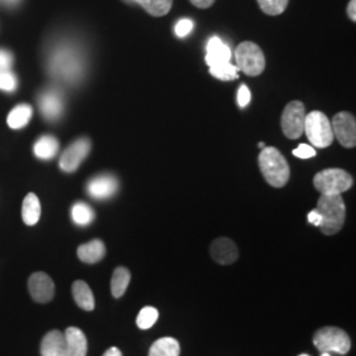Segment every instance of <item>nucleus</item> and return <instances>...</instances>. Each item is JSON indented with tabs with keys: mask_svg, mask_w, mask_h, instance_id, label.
<instances>
[{
	"mask_svg": "<svg viewBox=\"0 0 356 356\" xmlns=\"http://www.w3.org/2000/svg\"><path fill=\"white\" fill-rule=\"evenodd\" d=\"M259 168L268 184L282 188L291 178V168L284 154L275 147H266L259 154Z\"/></svg>",
	"mask_w": 356,
	"mask_h": 356,
	"instance_id": "f257e3e1",
	"label": "nucleus"
},
{
	"mask_svg": "<svg viewBox=\"0 0 356 356\" xmlns=\"http://www.w3.org/2000/svg\"><path fill=\"white\" fill-rule=\"evenodd\" d=\"M316 210L321 216L319 229L325 235H335L343 227L346 220V204L342 195L321 194Z\"/></svg>",
	"mask_w": 356,
	"mask_h": 356,
	"instance_id": "f03ea898",
	"label": "nucleus"
},
{
	"mask_svg": "<svg viewBox=\"0 0 356 356\" xmlns=\"http://www.w3.org/2000/svg\"><path fill=\"white\" fill-rule=\"evenodd\" d=\"M51 76L67 82H74L83 73V61L73 48L60 47L49 58Z\"/></svg>",
	"mask_w": 356,
	"mask_h": 356,
	"instance_id": "7ed1b4c3",
	"label": "nucleus"
},
{
	"mask_svg": "<svg viewBox=\"0 0 356 356\" xmlns=\"http://www.w3.org/2000/svg\"><path fill=\"white\" fill-rule=\"evenodd\" d=\"M313 182L314 188L321 194L341 195L344 191L351 189V186L354 185V178L343 169L331 168L317 173Z\"/></svg>",
	"mask_w": 356,
	"mask_h": 356,
	"instance_id": "20e7f679",
	"label": "nucleus"
},
{
	"mask_svg": "<svg viewBox=\"0 0 356 356\" xmlns=\"http://www.w3.org/2000/svg\"><path fill=\"white\" fill-rule=\"evenodd\" d=\"M236 67L250 76H260L266 69V57L261 48L251 42L244 41L235 49Z\"/></svg>",
	"mask_w": 356,
	"mask_h": 356,
	"instance_id": "39448f33",
	"label": "nucleus"
},
{
	"mask_svg": "<svg viewBox=\"0 0 356 356\" xmlns=\"http://www.w3.org/2000/svg\"><path fill=\"white\" fill-rule=\"evenodd\" d=\"M304 132L307 140L317 148H327L334 141L330 119L321 111L306 115Z\"/></svg>",
	"mask_w": 356,
	"mask_h": 356,
	"instance_id": "423d86ee",
	"label": "nucleus"
},
{
	"mask_svg": "<svg viewBox=\"0 0 356 356\" xmlns=\"http://www.w3.org/2000/svg\"><path fill=\"white\" fill-rule=\"evenodd\" d=\"M314 346L321 353H337L346 355L351 348V339L346 331L338 327H322L313 338Z\"/></svg>",
	"mask_w": 356,
	"mask_h": 356,
	"instance_id": "0eeeda50",
	"label": "nucleus"
},
{
	"mask_svg": "<svg viewBox=\"0 0 356 356\" xmlns=\"http://www.w3.org/2000/svg\"><path fill=\"white\" fill-rule=\"evenodd\" d=\"M305 104L300 101L288 103L281 115V128L288 139L296 140L302 136L305 127Z\"/></svg>",
	"mask_w": 356,
	"mask_h": 356,
	"instance_id": "6e6552de",
	"label": "nucleus"
},
{
	"mask_svg": "<svg viewBox=\"0 0 356 356\" xmlns=\"http://www.w3.org/2000/svg\"><path fill=\"white\" fill-rule=\"evenodd\" d=\"M334 138H337L344 148H354L356 145L355 116L342 111L335 115L331 120Z\"/></svg>",
	"mask_w": 356,
	"mask_h": 356,
	"instance_id": "1a4fd4ad",
	"label": "nucleus"
},
{
	"mask_svg": "<svg viewBox=\"0 0 356 356\" xmlns=\"http://www.w3.org/2000/svg\"><path fill=\"white\" fill-rule=\"evenodd\" d=\"M91 141L88 138H82L69 145L60 157V168L66 173L76 172L82 161L89 156Z\"/></svg>",
	"mask_w": 356,
	"mask_h": 356,
	"instance_id": "9d476101",
	"label": "nucleus"
},
{
	"mask_svg": "<svg viewBox=\"0 0 356 356\" xmlns=\"http://www.w3.org/2000/svg\"><path fill=\"white\" fill-rule=\"evenodd\" d=\"M28 291L38 304H48L54 297L56 286L49 275L45 272H35L28 280Z\"/></svg>",
	"mask_w": 356,
	"mask_h": 356,
	"instance_id": "9b49d317",
	"label": "nucleus"
},
{
	"mask_svg": "<svg viewBox=\"0 0 356 356\" xmlns=\"http://www.w3.org/2000/svg\"><path fill=\"white\" fill-rule=\"evenodd\" d=\"M38 106L42 116L49 122H54L64 114L63 94L56 89L45 90L38 97Z\"/></svg>",
	"mask_w": 356,
	"mask_h": 356,
	"instance_id": "f8f14e48",
	"label": "nucleus"
},
{
	"mask_svg": "<svg viewBox=\"0 0 356 356\" xmlns=\"http://www.w3.org/2000/svg\"><path fill=\"white\" fill-rule=\"evenodd\" d=\"M210 254L214 259V261L220 266L234 264L239 257L236 244L229 238H218L211 243Z\"/></svg>",
	"mask_w": 356,
	"mask_h": 356,
	"instance_id": "ddd939ff",
	"label": "nucleus"
},
{
	"mask_svg": "<svg viewBox=\"0 0 356 356\" xmlns=\"http://www.w3.org/2000/svg\"><path fill=\"white\" fill-rule=\"evenodd\" d=\"M119 182L118 179L111 175H102L90 179L86 191L90 197L95 200H107L111 198L115 193L118 191Z\"/></svg>",
	"mask_w": 356,
	"mask_h": 356,
	"instance_id": "4468645a",
	"label": "nucleus"
},
{
	"mask_svg": "<svg viewBox=\"0 0 356 356\" xmlns=\"http://www.w3.org/2000/svg\"><path fill=\"white\" fill-rule=\"evenodd\" d=\"M66 356H86L88 339L83 331L78 327H67L64 332Z\"/></svg>",
	"mask_w": 356,
	"mask_h": 356,
	"instance_id": "2eb2a0df",
	"label": "nucleus"
},
{
	"mask_svg": "<svg viewBox=\"0 0 356 356\" xmlns=\"http://www.w3.org/2000/svg\"><path fill=\"white\" fill-rule=\"evenodd\" d=\"M41 356H66L64 332L51 330L45 334L40 346Z\"/></svg>",
	"mask_w": 356,
	"mask_h": 356,
	"instance_id": "dca6fc26",
	"label": "nucleus"
},
{
	"mask_svg": "<svg viewBox=\"0 0 356 356\" xmlns=\"http://www.w3.org/2000/svg\"><path fill=\"white\" fill-rule=\"evenodd\" d=\"M231 60V51L227 44H225L219 38H210L207 42V51H206V64L209 66L229 63Z\"/></svg>",
	"mask_w": 356,
	"mask_h": 356,
	"instance_id": "f3484780",
	"label": "nucleus"
},
{
	"mask_svg": "<svg viewBox=\"0 0 356 356\" xmlns=\"http://www.w3.org/2000/svg\"><path fill=\"white\" fill-rule=\"evenodd\" d=\"M76 254L81 261L86 264L99 263L106 256V245L101 239H94L91 242L82 244L78 247Z\"/></svg>",
	"mask_w": 356,
	"mask_h": 356,
	"instance_id": "a211bd4d",
	"label": "nucleus"
},
{
	"mask_svg": "<svg viewBox=\"0 0 356 356\" xmlns=\"http://www.w3.org/2000/svg\"><path fill=\"white\" fill-rule=\"evenodd\" d=\"M72 293H73V298L76 301V305L81 309L91 312L95 307V300H94V294L91 292L88 282L82 280H76L73 282L72 286Z\"/></svg>",
	"mask_w": 356,
	"mask_h": 356,
	"instance_id": "6ab92c4d",
	"label": "nucleus"
},
{
	"mask_svg": "<svg viewBox=\"0 0 356 356\" xmlns=\"http://www.w3.org/2000/svg\"><path fill=\"white\" fill-rule=\"evenodd\" d=\"M22 216L26 226H35L40 220L41 216V204L38 201V195L33 193H29L24 198Z\"/></svg>",
	"mask_w": 356,
	"mask_h": 356,
	"instance_id": "aec40b11",
	"label": "nucleus"
},
{
	"mask_svg": "<svg viewBox=\"0 0 356 356\" xmlns=\"http://www.w3.org/2000/svg\"><path fill=\"white\" fill-rule=\"evenodd\" d=\"M58 148H60V143L54 136L44 135L35 143L33 152L36 154V157L41 160H51L58 152Z\"/></svg>",
	"mask_w": 356,
	"mask_h": 356,
	"instance_id": "412c9836",
	"label": "nucleus"
},
{
	"mask_svg": "<svg viewBox=\"0 0 356 356\" xmlns=\"http://www.w3.org/2000/svg\"><path fill=\"white\" fill-rule=\"evenodd\" d=\"M32 115H33V110L29 104H26V103L19 104L8 114L7 124L13 129H20V128L26 127V124L29 123Z\"/></svg>",
	"mask_w": 356,
	"mask_h": 356,
	"instance_id": "4be33fe9",
	"label": "nucleus"
},
{
	"mask_svg": "<svg viewBox=\"0 0 356 356\" xmlns=\"http://www.w3.org/2000/svg\"><path fill=\"white\" fill-rule=\"evenodd\" d=\"M149 356H179V343L170 337L161 338L152 344Z\"/></svg>",
	"mask_w": 356,
	"mask_h": 356,
	"instance_id": "5701e85b",
	"label": "nucleus"
},
{
	"mask_svg": "<svg viewBox=\"0 0 356 356\" xmlns=\"http://www.w3.org/2000/svg\"><path fill=\"white\" fill-rule=\"evenodd\" d=\"M131 281V272L127 268L118 267L114 270L113 279H111V293L115 298H120L126 291Z\"/></svg>",
	"mask_w": 356,
	"mask_h": 356,
	"instance_id": "b1692460",
	"label": "nucleus"
},
{
	"mask_svg": "<svg viewBox=\"0 0 356 356\" xmlns=\"http://www.w3.org/2000/svg\"><path fill=\"white\" fill-rule=\"evenodd\" d=\"M138 4L154 17L165 16L166 13L170 11L173 0H134Z\"/></svg>",
	"mask_w": 356,
	"mask_h": 356,
	"instance_id": "393cba45",
	"label": "nucleus"
},
{
	"mask_svg": "<svg viewBox=\"0 0 356 356\" xmlns=\"http://www.w3.org/2000/svg\"><path fill=\"white\" fill-rule=\"evenodd\" d=\"M72 218H73V222L78 226H89L95 218V213L89 204L76 202L72 207Z\"/></svg>",
	"mask_w": 356,
	"mask_h": 356,
	"instance_id": "a878e982",
	"label": "nucleus"
},
{
	"mask_svg": "<svg viewBox=\"0 0 356 356\" xmlns=\"http://www.w3.org/2000/svg\"><path fill=\"white\" fill-rule=\"evenodd\" d=\"M238 72H239V69L231 63H222V64L210 66V74L216 76V79H220V81L238 79L239 78Z\"/></svg>",
	"mask_w": 356,
	"mask_h": 356,
	"instance_id": "bb28decb",
	"label": "nucleus"
},
{
	"mask_svg": "<svg viewBox=\"0 0 356 356\" xmlns=\"http://www.w3.org/2000/svg\"><path fill=\"white\" fill-rule=\"evenodd\" d=\"M157 319H159L157 309H154L152 306H145L141 309L140 313L138 316L136 325L141 330H148L157 322Z\"/></svg>",
	"mask_w": 356,
	"mask_h": 356,
	"instance_id": "cd10ccee",
	"label": "nucleus"
},
{
	"mask_svg": "<svg viewBox=\"0 0 356 356\" xmlns=\"http://www.w3.org/2000/svg\"><path fill=\"white\" fill-rule=\"evenodd\" d=\"M261 11L269 16H277L286 10L289 0H257Z\"/></svg>",
	"mask_w": 356,
	"mask_h": 356,
	"instance_id": "c85d7f7f",
	"label": "nucleus"
},
{
	"mask_svg": "<svg viewBox=\"0 0 356 356\" xmlns=\"http://www.w3.org/2000/svg\"><path fill=\"white\" fill-rule=\"evenodd\" d=\"M17 88V78L11 70H0V90L15 91Z\"/></svg>",
	"mask_w": 356,
	"mask_h": 356,
	"instance_id": "c756f323",
	"label": "nucleus"
},
{
	"mask_svg": "<svg viewBox=\"0 0 356 356\" xmlns=\"http://www.w3.org/2000/svg\"><path fill=\"white\" fill-rule=\"evenodd\" d=\"M193 26H194V23L191 20H189V19H182L176 24L175 32H176L178 38H185L193 31Z\"/></svg>",
	"mask_w": 356,
	"mask_h": 356,
	"instance_id": "7c9ffc66",
	"label": "nucleus"
},
{
	"mask_svg": "<svg viewBox=\"0 0 356 356\" xmlns=\"http://www.w3.org/2000/svg\"><path fill=\"white\" fill-rule=\"evenodd\" d=\"M293 154L296 156V157H298V159H312V157H314L317 152H316V149L312 147V145H307V144H301L298 148H296L294 151H293Z\"/></svg>",
	"mask_w": 356,
	"mask_h": 356,
	"instance_id": "2f4dec72",
	"label": "nucleus"
},
{
	"mask_svg": "<svg viewBox=\"0 0 356 356\" xmlns=\"http://www.w3.org/2000/svg\"><path fill=\"white\" fill-rule=\"evenodd\" d=\"M13 64V53L6 49H0V70H10Z\"/></svg>",
	"mask_w": 356,
	"mask_h": 356,
	"instance_id": "473e14b6",
	"label": "nucleus"
},
{
	"mask_svg": "<svg viewBox=\"0 0 356 356\" xmlns=\"http://www.w3.org/2000/svg\"><path fill=\"white\" fill-rule=\"evenodd\" d=\"M250 101H251V91L245 85H242L238 91V104L244 108L250 104Z\"/></svg>",
	"mask_w": 356,
	"mask_h": 356,
	"instance_id": "72a5a7b5",
	"label": "nucleus"
},
{
	"mask_svg": "<svg viewBox=\"0 0 356 356\" xmlns=\"http://www.w3.org/2000/svg\"><path fill=\"white\" fill-rule=\"evenodd\" d=\"M321 216L318 214V211L314 209V210H312L309 214H307V222L309 223H312V225H314V226H317L319 227L321 226Z\"/></svg>",
	"mask_w": 356,
	"mask_h": 356,
	"instance_id": "f704fd0d",
	"label": "nucleus"
},
{
	"mask_svg": "<svg viewBox=\"0 0 356 356\" xmlns=\"http://www.w3.org/2000/svg\"><path fill=\"white\" fill-rule=\"evenodd\" d=\"M191 3L197 8L204 10V8H210L216 3V0H191Z\"/></svg>",
	"mask_w": 356,
	"mask_h": 356,
	"instance_id": "c9c22d12",
	"label": "nucleus"
},
{
	"mask_svg": "<svg viewBox=\"0 0 356 356\" xmlns=\"http://www.w3.org/2000/svg\"><path fill=\"white\" fill-rule=\"evenodd\" d=\"M356 0H351L348 3V7H347V15L348 17L355 23L356 22Z\"/></svg>",
	"mask_w": 356,
	"mask_h": 356,
	"instance_id": "e433bc0d",
	"label": "nucleus"
},
{
	"mask_svg": "<svg viewBox=\"0 0 356 356\" xmlns=\"http://www.w3.org/2000/svg\"><path fill=\"white\" fill-rule=\"evenodd\" d=\"M103 356H123L122 355V351L118 348V347H111V348H108Z\"/></svg>",
	"mask_w": 356,
	"mask_h": 356,
	"instance_id": "4c0bfd02",
	"label": "nucleus"
},
{
	"mask_svg": "<svg viewBox=\"0 0 356 356\" xmlns=\"http://www.w3.org/2000/svg\"><path fill=\"white\" fill-rule=\"evenodd\" d=\"M7 4H17L20 0H4Z\"/></svg>",
	"mask_w": 356,
	"mask_h": 356,
	"instance_id": "58836bf2",
	"label": "nucleus"
},
{
	"mask_svg": "<svg viewBox=\"0 0 356 356\" xmlns=\"http://www.w3.org/2000/svg\"><path fill=\"white\" fill-rule=\"evenodd\" d=\"M259 147L263 149V148H266V145H264V143H259Z\"/></svg>",
	"mask_w": 356,
	"mask_h": 356,
	"instance_id": "ea45409f",
	"label": "nucleus"
},
{
	"mask_svg": "<svg viewBox=\"0 0 356 356\" xmlns=\"http://www.w3.org/2000/svg\"><path fill=\"white\" fill-rule=\"evenodd\" d=\"M321 356H331L330 353H322V355Z\"/></svg>",
	"mask_w": 356,
	"mask_h": 356,
	"instance_id": "a19ab883",
	"label": "nucleus"
},
{
	"mask_svg": "<svg viewBox=\"0 0 356 356\" xmlns=\"http://www.w3.org/2000/svg\"><path fill=\"white\" fill-rule=\"evenodd\" d=\"M124 1H128V3H132V1H134V0H124Z\"/></svg>",
	"mask_w": 356,
	"mask_h": 356,
	"instance_id": "79ce46f5",
	"label": "nucleus"
},
{
	"mask_svg": "<svg viewBox=\"0 0 356 356\" xmlns=\"http://www.w3.org/2000/svg\"><path fill=\"white\" fill-rule=\"evenodd\" d=\"M300 356H310V355H307V354H302V355H300Z\"/></svg>",
	"mask_w": 356,
	"mask_h": 356,
	"instance_id": "37998d69",
	"label": "nucleus"
}]
</instances>
